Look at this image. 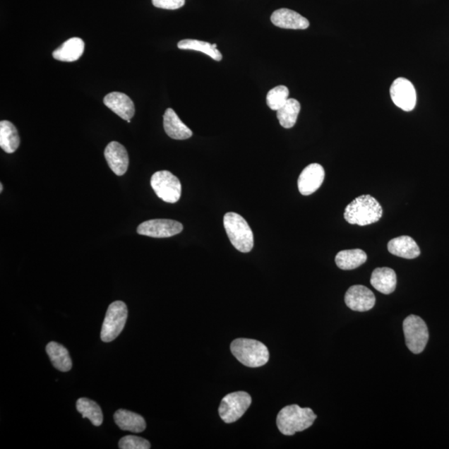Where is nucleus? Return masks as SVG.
I'll return each instance as SVG.
<instances>
[{"label": "nucleus", "mask_w": 449, "mask_h": 449, "mask_svg": "<svg viewBox=\"0 0 449 449\" xmlns=\"http://www.w3.org/2000/svg\"><path fill=\"white\" fill-rule=\"evenodd\" d=\"M388 250L392 255L402 258L415 259L420 256V249L413 238L402 236L388 243Z\"/></svg>", "instance_id": "obj_16"}, {"label": "nucleus", "mask_w": 449, "mask_h": 449, "mask_svg": "<svg viewBox=\"0 0 449 449\" xmlns=\"http://www.w3.org/2000/svg\"><path fill=\"white\" fill-rule=\"evenodd\" d=\"M163 126L166 133L172 139L186 140L193 136L191 130L182 123L179 116L172 109H168L165 112L163 116Z\"/></svg>", "instance_id": "obj_17"}, {"label": "nucleus", "mask_w": 449, "mask_h": 449, "mask_svg": "<svg viewBox=\"0 0 449 449\" xmlns=\"http://www.w3.org/2000/svg\"><path fill=\"white\" fill-rule=\"evenodd\" d=\"M273 25L285 30H306L310 22L296 11L288 8H280L270 17Z\"/></svg>", "instance_id": "obj_14"}, {"label": "nucleus", "mask_w": 449, "mask_h": 449, "mask_svg": "<svg viewBox=\"0 0 449 449\" xmlns=\"http://www.w3.org/2000/svg\"><path fill=\"white\" fill-rule=\"evenodd\" d=\"M301 111V104L297 100L289 98L282 107L277 110V119L284 128H292L296 124Z\"/></svg>", "instance_id": "obj_25"}, {"label": "nucleus", "mask_w": 449, "mask_h": 449, "mask_svg": "<svg viewBox=\"0 0 449 449\" xmlns=\"http://www.w3.org/2000/svg\"><path fill=\"white\" fill-rule=\"evenodd\" d=\"M251 397L244 391L231 393L224 396L219 408L220 417L226 424H232L245 414L251 405Z\"/></svg>", "instance_id": "obj_8"}, {"label": "nucleus", "mask_w": 449, "mask_h": 449, "mask_svg": "<svg viewBox=\"0 0 449 449\" xmlns=\"http://www.w3.org/2000/svg\"><path fill=\"white\" fill-rule=\"evenodd\" d=\"M324 167L318 163H312L307 166L299 175L298 188L304 196L311 195L320 188L325 180Z\"/></svg>", "instance_id": "obj_12"}, {"label": "nucleus", "mask_w": 449, "mask_h": 449, "mask_svg": "<svg viewBox=\"0 0 449 449\" xmlns=\"http://www.w3.org/2000/svg\"><path fill=\"white\" fill-rule=\"evenodd\" d=\"M406 345L412 353H422L426 347L429 335L427 325L422 318L411 315L406 318L403 324Z\"/></svg>", "instance_id": "obj_6"}, {"label": "nucleus", "mask_w": 449, "mask_h": 449, "mask_svg": "<svg viewBox=\"0 0 449 449\" xmlns=\"http://www.w3.org/2000/svg\"><path fill=\"white\" fill-rule=\"evenodd\" d=\"M154 6L174 11L184 6L186 0H152Z\"/></svg>", "instance_id": "obj_29"}, {"label": "nucleus", "mask_w": 449, "mask_h": 449, "mask_svg": "<svg viewBox=\"0 0 449 449\" xmlns=\"http://www.w3.org/2000/svg\"><path fill=\"white\" fill-rule=\"evenodd\" d=\"M223 222L229 240L237 251L248 253L253 249V232L241 215L228 212L224 215Z\"/></svg>", "instance_id": "obj_4"}, {"label": "nucleus", "mask_w": 449, "mask_h": 449, "mask_svg": "<svg viewBox=\"0 0 449 449\" xmlns=\"http://www.w3.org/2000/svg\"><path fill=\"white\" fill-rule=\"evenodd\" d=\"M184 230L182 224L169 219H154L139 224V235L153 238H167L177 235Z\"/></svg>", "instance_id": "obj_9"}, {"label": "nucleus", "mask_w": 449, "mask_h": 449, "mask_svg": "<svg viewBox=\"0 0 449 449\" xmlns=\"http://www.w3.org/2000/svg\"><path fill=\"white\" fill-rule=\"evenodd\" d=\"M390 96L394 104L405 112L414 110L417 102V93L408 79H395L390 88Z\"/></svg>", "instance_id": "obj_10"}, {"label": "nucleus", "mask_w": 449, "mask_h": 449, "mask_svg": "<svg viewBox=\"0 0 449 449\" xmlns=\"http://www.w3.org/2000/svg\"><path fill=\"white\" fill-rule=\"evenodd\" d=\"M346 306L352 311L364 312L371 310L376 305V299L374 294L364 285H353L345 294Z\"/></svg>", "instance_id": "obj_11"}, {"label": "nucleus", "mask_w": 449, "mask_h": 449, "mask_svg": "<svg viewBox=\"0 0 449 449\" xmlns=\"http://www.w3.org/2000/svg\"><path fill=\"white\" fill-rule=\"evenodd\" d=\"M152 188L163 202L176 203L181 195V184L179 179L168 171H159L152 176Z\"/></svg>", "instance_id": "obj_7"}, {"label": "nucleus", "mask_w": 449, "mask_h": 449, "mask_svg": "<svg viewBox=\"0 0 449 449\" xmlns=\"http://www.w3.org/2000/svg\"><path fill=\"white\" fill-rule=\"evenodd\" d=\"M20 138L16 126L11 121L0 123V147L7 153H13L20 147Z\"/></svg>", "instance_id": "obj_22"}, {"label": "nucleus", "mask_w": 449, "mask_h": 449, "mask_svg": "<svg viewBox=\"0 0 449 449\" xmlns=\"http://www.w3.org/2000/svg\"><path fill=\"white\" fill-rule=\"evenodd\" d=\"M128 319V307L123 301L112 303L107 309L101 331V339L109 343L114 340L124 330Z\"/></svg>", "instance_id": "obj_5"}, {"label": "nucleus", "mask_w": 449, "mask_h": 449, "mask_svg": "<svg viewBox=\"0 0 449 449\" xmlns=\"http://www.w3.org/2000/svg\"><path fill=\"white\" fill-rule=\"evenodd\" d=\"M104 104L121 119L128 121L135 114L133 102L125 93L114 92L106 95Z\"/></svg>", "instance_id": "obj_15"}, {"label": "nucleus", "mask_w": 449, "mask_h": 449, "mask_svg": "<svg viewBox=\"0 0 449 449\" xmlns=\"http://www.w3.org/2000/svg\"><path fill=\"white\" fill-rule=\"evenodd\" d=\"M84 42L80 37H72L54 51L53 57L62 62H74L84 52Z\"/></svg>", "instance_id": "obj_20"}, {"label": "nucleus", "mask_w": 449, "mask_h": 449, "mask_svg": "<svg viewBox=\"0 0 449 449\" xmlns=\"http://www.w3.org/2000/svg\"><path fill=\"white\" fill-rule=\"evenodd\" d=\"M77 410L83 416V418L90 419L95 426H100L104 421V415L100 406L96 402L92 401L87 397H80L77 401Z\"/></svg>", "instance_id": "obj_24"}, {"label": "nucleus", "mask_w": 449, "mask_h": 449, "mask_svg": "<svg viewBox=\"0 0 449 449\" xmlns=\"http://www.w3.org/2000/svg\"><path fill=\"white\" fill-rule=\"evenodd\" d=\"M371 283L372 287L382 294H390L395 291L397 275L391 268H376L373 271Z\"/></svg>", "instance_id": "obj_18"}, {"label": "nucleus", "mask_w": 449, "mask_h": 449, "mask_svg": "<svg viewBox=\"0 0 449 449\" xmlns=\"http://www.w3.org/2000/svg\"><path fill=\"white\" fill-rule=\"evenodd\" d=\"M382 215L383 209L378 200L371 195H363L347 205L344 217L349 224L364 227L380 221Z\"/></svg>", "instance_id": "obj_1"}, {"label": "nucleus", "mask_w": 449, "mask_h": 449, "mask_svg": "<svg viewBox=\"0 0 449 449\" xmlns=\"http://www.w3.org/2000/svg\"><path fill=\"white\" fill-rule=\"evenodd\" d=\"M104 156L111 170L116 176H123L128 171L129 157L127 150L118 142H112L105 148Z\"/></svg>", "instance_id": "obj_13"}, {"label": "nucleus", "mask_w": 449, "mask_h": 449, "mask_svg": "<svg viewBox=\"0 0 449 449\" xmlns=\"http://www.w3.org/2000/svg\"><path fill=\"white\" fill-rule=\"evenodd\" d=\"M3 191V184H0V193H2Z\"/></svg>", "instance_id": "obj_30"}, {"label": "nucleus", "mask_w": 449, "mask_h": 449, "mask_svg": "<svg viewBox=\"0 0 449 449\" xmlns=\"http://www.w3.org/2000/svg\"><path fill=\"white\" fill-rule=\"evenodd\" d=\"M114 421L120 429L132 433H142L146 429V421L141 415L125 409H119L114 416Z\"/></svg>", "instance_id": "obj_19"}, {"label": "nucleus", "mask_w": 449, "mask_h": 449, "mask_svg": "<svg viewBox=\"0 0 449 449\" xmlns=\"http://www.w3.org/2000/svg\"><path fill=\"white\" fill-rule=\"evenodd\" d=\"M177 46L182 50L199 51L218 62L222 59V54L217 49L216 44H212L207 42L195 40H185L180 41Z\"/></svg>", "instance_id": "obj_26"}, {"label": "nucleus", "mask_w": 449, "mask_h": 449, "mask_svg": "<svg viewBox=\"0 0 449 449\" xmlns=\"http://www.w3.org/2000/svg\"><path fill=\"white\" fill-rule=\"evenodd\" d=\"M119 447L121 449H149L151 444L147 439L129 435L120 439Z\"/></svg>", "instance_id": "obj_28"}, {"label": "nucleus", "mask_w": 449, "mask_h": 449, "mask_svg": "<svg viewBox=\"0 0 449 449\" xmlns=\"http://www.w3.org/2000/svg\"><path fill=\"white\" fill-rule=\"evenodd\" d=\"M287 87L280 85L273 88L266 96V102L271 110L277 111L282 107L289 100Z\"/></svg>", "instance_id": "obj_27"}, {"label": "nucleus", "mask_w": 449, "mask_h": 449, "mask_svg": "<svg viewBox=\"0 0 449 449\" xmlns=\"http://www.w3.org/2000/svg\"><path fill=\"white\" fill-rule=\"evenodd\" d=\"M316 419L317 416L311 409L301 408L297 405H292L285 407L280 411L277 424L280 433L292 436L312 426Z\"/></svg>", "instance_id": "obj_2"}, {"label": "nucleus", "mask_w": 449, "mask_h": 449, "mask_svg": "<svg viewBox=\"0 0 449 449\" xmlns=\"http://www.w3.org/2000/svg\"><path fill=\"white\" fill-rule=\"evenodd\" d=\"M231 350L238 361L247 367L263 366L268 362L270 358L268 347L256 340L237 339L232 343Z\"/></svg>", "instance_id": "obj_3"}, {"label": "nucleus", "mask_w": 449, "mask_h": 449, "mask_svg": "<svg viewBox=\"0 0 449 449\" xmlns=\"http://www.w3.org/2000/svg\"><path fill=\"white\" fill-rule=\"evenodd\" d=\"M46 352L53 366L59 371L68 372L72 369V359L70 358L68 349L64 345L53 341L47 345Z\"/></svg>", "instance_id": "obj_21"}, {"label": "nucleus", "mask_w": 449, "mask_h": 449, "mask_svg": "<svg viewBox=\"0 0 449 449\" xmlns=\"http://www.w3.org/2000/svg\"><path fill=\"white\" fill-rule=\"evenodd\" d=\"M367 255L360 249L345 250L339 252L335 257V263L341 270H349L366 263Z\"/></svg>", "instance_id": "obj_23"}]
</instances>
